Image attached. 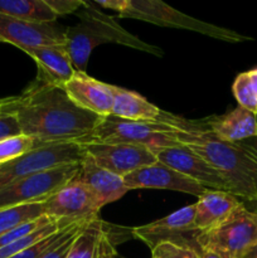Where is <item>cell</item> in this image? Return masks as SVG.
<instances>
[{
    "instance_id": "obj_1",
    "label": "cell",
    "mask_w": 257,
    "mask_h": 258,
    "mask_svg": "<svg viewBox=\"0 0 257 258\" xmlns=\"http://www.w3.org/2000/svg\"><path fill=\"white\" fill-rule=\"evenodd\" d=\"M14 113L22 134L34 139L38 148L53 144H85L102 120L75 105L62 87L37 80L19 95Z\"/></svg>"
},
{
    "instance_id": "obj_2",
    "label": "cell",
    "mask_w": 257,
    "mask_h": 258,
    "mask_svg": "<svg viewBox=\"0 0 257 258\" xmlns=\"http://www.w3.org/2000/svg\"><path fill=\"white\" fill-rule=\"evenodd\" d=\"M171 123L178 143L204 159L221 175L229 194L257 202V139L228 143L216 138L204 121L175 115L171 116Z\"/></svg>"
},
{
    "instance_id": "obj_3",
    "label": "cell",
    "mask_w": 257,
    "mask_h": 258,
    "mask_svg": "<svg viewBox=\"0 0 257 258\" xmlns=\"http://www.w3.org/2000/svg\"><path fill=\"white\" fill-rule=\"evenodd\" d=\"M81 22L66 29V48L77 72L86 73L91 53L103 43H115L136 50L163 55V50L145 43L116 22L115 17L105 14L96 8L93 2H86L82 9L76 13Z\"/></svg>"
},
{
    "instance_id": "obj_4",
    "label": "cell",
    "mask_w": 257,
    "mask_h": 258,
    "mask_svg": "<svg viewBox=\"0 0 257 258\" xmlns=\"http://www.w3.org/2000/svg\"><path fill=\"white\" fill-rule=\"evenodd\" d=\"M169 113L166 121H133L116 116L102 117L87 143H115L133 144L149 148L150 150H160L165 148L180 146L174 136L175 126L171 123Z\"/></svg>"
},
{
    "instance_id": "obj_5",
    "label": "cell",
    "mask_w": 257,
    "mask_h": 258,
    "mask_svg": "<svg viewBox=\"0 0 257 258\" xmlns=\"http://www.w3.org/2000/svg\"><path fill=\"white\" fill-rule=\"evenodd\" d=\"M118 17L138 19L141 22L160 25V27L191 30V32L229 43L251 40V38L239 34L234 30L189 17L160 0H128L126 9Z\"/></svg>"
},
{
    "instance_id": "obj_6",
    "label": "cell",
    "mask_w": 257,
    "mask_h": 258,
    "mask_svg": "<svg viewBox=\"0 0 257 258\" xmlns=\"http://www.w3.org/2000/svg\"><path fill=\"white\" fill-rule=\"evenodd\" d=\"M256 244L257 217L243 203L226 222L197 237L199 251L209 249L222 258H244Z\"/></svg>"
},
{
    "instance_id": "obj_7",
    "label": "cell",
    "mask_w": 257,
    "mask_h": 258,
    "mask_svg": "<svg viewBox=\"0 0 257 258\" xmlns=\"http://www.w3.org/2000/svg\"><path fill=\"white\" fill-rule=\"evenodd\" d=\"M82 144H53L40 146L10 163L0 165V189L27 176L66 165H76L85 159Z\"/></svg>"
},
{
    "instance_id": "obj_8",
    "label": "cell",
    "mask_w": 257,
    "mask_h": 258,
    "mask_svg": "<svg viewBox=\"0 0 257 258\" xmlns=\"http://www.w3.org/2000/svg\"><path fill=\"white\" fill-rule=\"evenodd\" d=\"M80 164L66 165L27 176L0 189V209L23 204L42 203L70 183Z\"/></svg>"
},
{
    "instance_id": "obj_9",
    "label": "cell",
    "mask_w": 257,
    "mask_h": 258,
    "mask_svg": "<svg viewBox=\"0 0 257 258\" xmlns=\"http://www.w3.org/2000/svg\"><path fill=\"white\" fill-rule=\"evenodd\" d=\"M101 209L95 194L76 176L44 202V216L67 226L96 221Z\"/></svg>"
},
{
    "instance_id": "obj_10",
    "label": "cell",
    "mask_w": 257,
    "mask_h": 258,
    "mask_svg": "<svg viewBox=\"0 0 257 258\" xmlns=\"http://www.w3.org/2000/svg\"><path fill=\"white\" fill-rule=\"evenodd\" d=\"M194 204L185 206L159 221L131 228V234L136 239L144 242L150 249L161 242H174L190 246L199 252L197 246L199 232L194 227Z\"/></svg>"
},
{
    "instance_id": "obj_11",
    "label": "cell",
    "mask_w": 257,
    "mask_h": 258,
    "mask_svg": "<svg viewBox=\"0 0 257 258\" xmlns=\"http://www.w3.org/2000/svg\"><path fill=\"white\" fill-rule=\"evenodd\" d=\"M82 145L86 154L98 166L121 178L158 161L154 151L145 146L115 143H87Z\"/></svg>"
},
{
    "instance_id": "obj_12",
    "label": "cell",
    "mask_w": 257,
    "mask_h": 258,
    "mask_svg": "<svg viewBox=\"0 0 257 258\" xmlns=\"http://www.w3.org/2000/svg\"><path fill=\"white\" fill-rule=\"evenodd\" d=\"M66 29L57 23H34L0 14V42L25 52L47 45L66 44Z\"/></svg>"
},
{
    "instance_id": "obj_13",
    "label": "cell",
    "mask_w": 257,
    "mask_h": 258,
    "mask_svg": "<svg viewBox=\"0 0 257 258\" xmlns=\"http://www.w3.org/2000/svg\"><path fill=\"white\" fill-rule=\"evenodd\" d=\"M123 183L128 191L135 189H163L185 193L197 198L207 190L198 183L186 178L179 171L164 165L160 161L133 171L123 178Z\"/></svg>"
},
{
    "instance_id": "obj_14",
    "label": "cell",
    "mask_w": 257,
    "mask_h": 258,
    "mask_svg": "<svg viewBox=\"0 0 257 258\" xmlns=\"http://www.w3.org/2000/svg\"><path fill=\"white\" fill-rule=\"evenodd\" d=\"M153 151L158 161L179 171L203 188L227 191V185L221 175L204 159L189 149L180 145Z\"/></svg>"
},
{
    "instance_id": "obj_15",
    "label": "cell",
    "mask_w": 257,
    "mask_h": 258,
    "mask_svg": "<svg viewBox=\"0 0 257 258\" xmlns=\"http://www.w3.org/2000/svg\"><path fill=\"white\" fill-rule=\"evenodd\" d=\"M75 105L82 110L92 112L100 117L111 115L113 103L112 87L111 85L91 77L87 72H77L63 86Z\"/></svg>"
},
{
    "instance_id": "obj_16",
    "label": "cell",
    "mask_w": 257,
    "mask_h": 258,
    "mask_svg": "<svg viewBox=\"0 0 257 258\" xmlns=\"http://www.w3.org/2000/svg\"><path fill=\"white\" fill-rule=\"evenodd\" d=\"M37 64V78L40 83L55 87H62L75 76L76 70L72 64L66 44L47 45L25 50Z\"/></svg>"
},
{
    "instance_id": "obj_17",
    "label": "cell",
    "mask_w": 257,
    "mask_h": 258,
    "mask_svg": "<svg viewBox=\"0 0 257 258\" xmlns=\"http://www.w3.org/2000/svg\"><path fill=\"white\" fill-rule=\"evenodd\" d=\"M76 178L90 188L102 208L121 199L128 191L123 178L98 166L87 154L80 163Z\"/></svg>"
},
{
    "instance_id": "obj_18",
    "label": "cell",
    "mask_w": 257,
    "mask_h": 258,
    "mask_svg": "<svg viewBox=\"0 0 257 258\" xmlns=\"http://www.w3.org/2000/svg\"><path fill=\"white\" fill-rule=\"evenodd\" d=\"M241 204L237 197L227 191L207 189L194 203V227L199 233L211 231L226 222Z\"/></svg>"
},
{
    "instance_id": "obj_19",
    "label": "cell",
    "mask_w": 257,
    "mask_h": 258,
    "mask_svg": "<svg viewBox=\"0 0 257 258\" xmlns=\"http://www.w3.org/2000/svg\"><path fill=\"white\" fill-rule=\"evenodd\" d=\"M216 138L228 143H239L257 138V115L237 106L228 113L204 121Z\"/></svg>"
},
{
    "instance_id": "obj_20",
    "label": "cell",
    "mask_w": 257,
    "mask_h": 258,
    "mask_svg": "<svg viewBox=\"0 0 257 258\" xmlns=\"http://www.w3.org/2000/svg\"><path fill=\"white\" fill-rule=\"evenodd\" d=\"M111 87L113 95L112 116L133 121H164L168 112L149 102L140 93L113 85Z\"/></svg>"
},
{
    "instance_id": "obj_21",
    "label": "cell",
    "mask_w": 257,
    "mask_h": 258,
    "mask_svg": "<svg viewBox=\"0 0 257 258\" xmlns=\"http://www.w3.org/2000/svg\"><path fill=\"white\" fill-rule=\"evenodd\" d=\"M0 14L34 23H54L58 18L45 0H0Z\"/></svg>"
},
{
    "instance_id": "obj_22",
    "label": "cell",
    "mask_w": 257,
    "mask_h": 258,
    "mask_svg": "<svg viewBox=\"0 0 257 258\" xmlns=\"http://www.w3.org/2000/svg\"><path fill=\"white\" fill-rule=\"evenodd\" d=\"M105 223L97 218L82 227L71 244L67 258H97Z\"/></svg>"
},
{
    "instance_id": "obj_23",
    "label": "cell",
    "mask_w": 257,
    "mask_h": 258,
    "mask_svg": "<svg viewBox=\"0 0 257 258\" xmlns=\"http://www.w3.org/2000/svg\"><path fill=\"white\" fill-rule=\"evenodd\" d=\"M44 216V202L0 209V236Z\"/></svg>"
},
{
    "instance_id": "obj_24",
    "label": "cell",
    "mask_w": 257,
    "mask_h": 258,
    "mask_svg": "<svg viewBox=\"0 0 257 258\" xmlns=\"http://www.w3.org/2000/svg\"><path fill=\"white\" fill-rule=\"evenodd\" d=\"M238 106L257 115V68L239 73L232 85Z\"/></svg>"
},
{
    "instance_id": "obj_25",
    "label": "cell",
    "mask_w": 257,
    "mask_h": 258,
    "mask_svg": "<svg viewBox=\"0 0 257 258\" xmlns=\"http://www.w3.org/2000/svg\"><path fill=\"white\" fill-rule=\"evenodd\" d=\"M67 227H68L67 224L60 223V222H52V223L48 224V226L44 227V228L33 232L32 234L19 239V241H15L13 242V243L8 244V246L2 247V248H0V258H10L12 256H14V254L19 253V252L34 246L35 243L40 242L42 239L53 236V234H55L57 232L67 228Z\"/></svg>"
},
{
    "instance_id": "obj_26",
    "label": "cell",
    "mask_w": 257,
    "mask_h": 258,
    "mask_svg": "<svg viewBox=\"0 0 257 258\" xmlns=\"http://www.w3.org/2000/svg\"><path fill=\"white\" fill-rule=\"evenodd\" d=\"M38 148L34 139L20 134L0 140V165L10 163Z\"/></svg>"
},
{
    "instance_id": "obj_27",
    "label": "cell",
    "mask_w": 257,
    "mask_h": 258,
    "mask_svg": "<svg viewBox=\"0 0 257 258\" xmlns=\"http://www.w3.org/2000/svg\"><path fill=\"white\" fill-rule=\"evenodd\" d=\"M91 223V222H90ZM87 223H76L71 224L70 227L65 229L62 236L58 238V241L50 247L49 249L44 252L39 258H67L68 252H70L71 244H72L73 239L77 236L78 232L82 229L83 226Z\"/></svg>"
},
{
    "instance_id": "obj_28",
    "label": "cell",
    "mask_w": 257,
    "mask_h": 258,
    "mask_svg": "<svg viewBox=\"0 0 257 258\" xmlns=\"http://www.w3.org/2000/svg\"><path fill=\"white\" fill-rule=\"evenodd\" d=\"M52 222L54 221L49 219L48 217L43 216V217H39V218L34 219V221L28 222V223L22 224V226L7 232L5 234L0 236V248L4 246H8V244L13 243V242L15 241H19V239L24 238V237L29 236V234H32L33 232L44 228V227H47L48 224H50Z\"/></svg>"
},
{
    "instance_id": "obj_29",
    "label": "cell",
    "mask_w": 257,
    "mask_h": 258,
    "mask_svg": "<svg viewBox=\"0 0 257 258\" xmlns=\"http://www.w3.org/2000/svg\"><path fill=\"white\" fill-rule=\"evenodd\" d=\"M151 258H199V252L190 246L161 242L151 249Z\"/></svg>"
},
{
    "instance_id": "obj_30",
    "label": "cell",
    "mask_w": 257,
    "mask_h": 258,
    "mask_svg": "<svg viewBox=\"0 0 257 258\" xmlns=\"http://www.w3.org/2000/svg\"><path fill=\"white\" fill-rule=\"evenodd\" d=\"M68 227H70V226H68ZM65 229L57 232V233L53 234V236L47 237V238L42 239L40 242L35 243L34 246L29 247V248L24 249V251L19 252V253L14 254V256H12L10 258H39L43 253H44L45 251H47V249H49L50 247H52L53 244H54L55 242L58 241V238L62 236V233L65 232Z\"/></svg>"
},
{
    "instance_id": "obj_31",
    "label": "cell",
    "mask_w": 257,
    "mask_h": 258,
    "mask_svg": "<svg viewBox=\"0 0 257 258\" xmlns=\"http://www.w3.org/2000/svg\"><path fill=\"white\" fill-rule=\"evenodd\" d=\"M45 3L57 17L76 14L86 5V2L83 0H45Z\"/></svg>"
},
{
    "instance_id": "obj_32",
    "label": "cell",
    "mask_w": 257,
    "mask_h": 258,
    "mask_svg": "<svg viewBox=\"0 0 257 258\" xmlns=\"http://www.w3.org/2000/svg\"><path fill=\"white\" fill-rule=\"evenodd\" d=\"M20 134H22V130H20L19 121L14 112L0 115V140L10 138V136L20 135Z\"/></svg>"
},
{
    "instance_id": "obj_33",
    "label": "cell",
    "mask_w": 257,
    "mask_h": 258,
    "mask_svg": "<svg viewBox=\"0 0 257 258\" xmlns=\"http://www.w3.org/2000/svg\"><path fill=\"white\" fill-rule=\"evenodd\" d=\"M116 257V247L115 242L111 238L110 233L107 231H103L101 237L100 246H98V257L97 258H115Z\"/></svg>"
},
{
    "instance_id": "obj_34",
    "label": "cell",
    "mask_w": 257,
    "mask_h": 258,
    "mask_svg": "<svg viewBox=\"0 0 257 258\" xmlns=\"http://www.w3.org/2000/svg\"><path fill=\"white\" fill-rule=\"evenodd\" d=\"M127 2L128 0H96L93 3H95L96 7L113 10V12H117L118 15H120L127 7Z\"/></svg>"
},
{
    "instance_id": "obj_35",
    "label": "cell",
    "mask_w": 257,
    "mask_h": 258,
    "mask_svg": "<svg viewBox=\"0 0 257 258\" xmlns=\"http://www.w3.org/2000/svg\"><path fill=\"white\" fill-rule=\"evenodd\" d=\"M18 101H19V96H10V97L0 98V115L15 112Z\"/></svg>"
},
{
    "instance_id": "obj_36",
    "label": "cell",
    "mask_w": 257,
    "mask_h": 258,
    "mask_svg": "<svg viewBox=\"0 0 257 258\" xmlns=\"http://www.w3.org/2000/svg\"><path fill=\"white\" fill-rule=\"evenodd\" d=\"M199 258H222L218 253L209 249H201L199 251Z\"/></svg>"
},
{
    "instance_id": "obj_37",
    "label": "cell",
    "mask_w": 257,
    "mask_h": 258,
    "mask_svg": "<svg viewBox=\"0 0 257 258\" xmlns=\"http://www.w3.org/2000/svg\"><path fill=\"white\" fill-rule=\"evenodd\" d=\"M244 258H257V244L248 252V253L246 254V257Z\"/></svg>"
},
{
    "instance_id": "obj_38",
    "label": "cell",
    "mask_w": 257,
    "mask_h": 258,
    "mask_svg": "<svg viewBox=\"0 0 257 258\" xmlns=\"http://www.w3.org/2000/svg\"><path fill=\"white\" fill-rule=\"evenodd\" d=\"M254 214H256V217H257V202H256V209H254Z\"/></svg>"
}]
</instances>
